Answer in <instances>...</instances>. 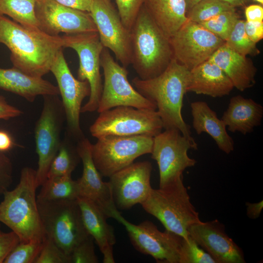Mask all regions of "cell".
Wrapping results in <instances>:
<instances>
[{
  "label": "cell",
  "mask_w": 263,
  "mask_h": 263,
  "mask_svg": "<svg viewBox=\"0 0 263 263\" xmlns=\"http://www.w3.org/2000/svg\"><path fill=\"white\" fill-rule=\"evenodd\" d=\"M37 203L46 236L69 257L75 247L90 236L83 224L77 200L37 199Z\"/></svg>",
  "instance_id": "6"
},
{
  "label": "cell",
  "mask_w": 263,
  "mask_h": 263,
  "mask_svg": "<svg viewBox=\"0 0 263 263\" xmlns=\"http://www.w3.org/2000/svg\"><path fill=\"white\" fill-rule=\"evenodd\" d=\"M189 72L186 66L173 58L158 75L148 79L135 77L132 83L140 94L155 104L164 130H178L198 147L192 136L190 126L182 114Z\"/></svg>",
  "instance_id": "2"
},
{
  "label": "cell",
  "mask_w": 263,
  "mask_h": 263,
  "mask_svg": "<svg viewBox=\"0 0 263 263\" xmlns=\"http://www.w3.org/2000/svg\"><path fill=\"white\" fill-rule=\"evenodd\" d=\"M65 6L73 9L90 12L94 0H54Z\"/></svg>",
  "instance_id": "43"
},
{
  "label": "cell",
  "mask_w": 263,
  "mask_h": 263,
  "mask_svg": "<svg viewBox=\"0 0 263 263\" xmlns=\"http://www.w3.org/2000/svg\"><path fill=\"white\" fill-rule=\"evenodd\" d=\"M234 88L225 74L209 60L189 70L187 92L221 97L229 94Z\"/></svg>",
  "instance_id": "23"
},
{
  "label": "cell",
  "mask_w": 263,
  "mask_h": 263,
  "mask_svg": "<svg viewBox=\"0 0 263 263\" xmlns=\"http://www.w3.org/2000/svg\"><path fill=\"white\" fill-rule=\"evenodd\" d=\"M12 165L10 159L0 151V193L8 190L12 182Z\"/></svg>",
  "instance_id": "39"
},
{
  "label": "cell",
  "mask_w": 263,
  "mask_h": 263,
  "mask_svg": "<svg viewBox=\"0 0 263 263\" xmlns=\"http://www.w3.org/2000/svg\"><path fill=\"white\" fill-rule=\"evenodd\" d=\"M189 235L214 260L216 263H244L242 249L225 231L218 220L191 225Z\"/></svg>",
  "instance_id": "19"
},
{
  "label": "cell",
  "mask_w": 263,
  "mask_h": 263,
  "mask_svg": "<svg viewBox=\"0 0 263 263\" xmlns=\"http://www.w3.org/2000/svg\"><path fill=\"white\" fill-rule=\"evenodd\" d=\"M113 218L125 226L132 244L137 251L151 256L158 263H179L183 237L167 230L162 232L149 221L134 225L119 211L114 213Z\"/></svg>",
  "instance_id": "13"
},
{
  "label": "cell",
  "mask_w": 263,
  "mask_h": 263,
  "mask_svg": "<svg viewBox=\"0 0 263 263\" xmlns=\"http://www.w3.org/2000/svg\"><path fill=\"white\" fill-rule=\"evenodd\" d=\"M263 117L261 104L238 95L231 98L221 119L230 132L245 135L261 124Z\"/></svg>",
  "instance_id": "25"
},
{
  "label": "cell",
  "mask_w": 263,
  "mask_h": 263,
  "mask_svg": "<svg viewBox=\"0 0 263 263\" xmlns=\"http://www.w3.org/2000/svg\"><path fill=\"white\" fill-rule=\"evenodd\" d=\"M43 242H19L5 260L4 263H35Z\"/></svg>",
  "instance_id": "35"
},
{
  "label": "cell",
  "mask_w": 263,
  "mask_h": 263,
  "mask_svg": "<svg viewBox=\"0 0 263 263\" xmlns=\"http://www.w3.org/2000/svg\"><path fill=\"white\" fill-rule=\"evenodd\" d=\"M245 15L247 21H263V8L261 5L252 4L245 9Z\"/></svg>",
  "instance_id": "44"
},
{
  "label": "cell",
  "mask_w": 263,
  "mask_h": 263,
  "mask_svg": "<svg viewBox=\"0 0 263 263\" xmlns=\"http://www.w3.org/2000/svg\"><path fill=\"white\" fill-rule=\"evenodd\" d=\"M21 114L22 112L19 109L9 104L5 98L0 95V120H8Z\"/></svg>",
  "instance_id": "42"
},
{
  "label": "cell",
  "mask_w": 263,
  "mask_h": 263,
  "mask_svg": "<svg viewBox=\"0 0 263 263\" xmlns=\"http://www.w3.org/2000/svg\"><path fill=\"white\" fill-rule=\"evenodd\" d=\"M254 0L259 2L260 3L262 4V5H263V0Z\"/></svg>",
  "instance_id": "49"
},
{
  "label": "cell",
  "mask_w": 263,
  "mask_h": 263,
  "mask_svg": "<svg viewBox=\"0 0 263 263\" xmlns=\"http://www.w3.org/2000/svg\"><path fill=\"white\" fill-rule=\"evenodd\" d=\"M104 84L97 111L100 113L118 106L156 110L155 104L140 94L128 79L127 68L115 61L104 48L100 57Z\"/></svg>",
  "instance_id": "10"
},
{
  "label": "cell",
  "mask_w": 263,
  "mask_h": 263,
  "mask_svg": "<svg viewBox=\"0 0 263 263\" xmlns=\"http://www.w3.org/2000/svg\"><path fill=\"white\" fill-rule=\"evenodd\" d=\"M239 19L238 14L234 10L222 12L200 24L225 41Z\"/></svg>",
  "instance_id": "33"
},
{
  "label": "cell",
  "mask_w": 263,
  "mask_h": 263,
  "mask_svg": "<svg viewBox=\"0 0 263 263\" xmlns=\"http://www.w3.org/2000/svg\"><path fill=\"white\" fill-rule=\"evenodd\" d=\"M173 56L189 70L208 60L225 41L189 19L169 38Z\"/></svg>",
  "instance_id": "14"
},
{
  "label": "cell",
  "mask_w": 263,
  "mask_h": 263,
  "mask_svg": "<svg viewBox=\"0 0 263 263\" xmlns=\"http://www.w3.org/2000/svg\"><path fill=\"white\" fill-rule=\"evenodd\" d=\"M94 240L89 236L73 249L69 258L70 263H97L94 251Z\"/></svg>",
  "instance_id": "37"
},
{
  "label": "cell",
  "mask_w": 263,
  "mask_h": 263,
  "mask_svg": "<svg viewBox=\"0 0 263 263\" xmlns=\"http://www.w3.org/2000/svg\"><path fill=\"white\" fill-rule=\"evenodd\" d=\"M37 199L44 201L76 200L80 197V188L77 180L71 175L47 178L41 186Z\"/></svg>",
  "instance_id": "28"
},
{
  "label": "cell",
  "mask_w": 263,
  "mask_h": 263,
  "mask_svg": "<svg viewBox=\"0 0 263 263\" xmlns=\"http://www.w3.org/2000/svg\"><path fill=\"white\" fill-rule=\"evenodd\" d=\"M36 170L24 167L19 184L3 192L0 222L19 237L20 242H43L46 234L39 213L36 190Z\"/></svg>",
  "instance_id": "3"
},
{
  "label": "cell",
  "mask_w": 263,
  "mask_h": 263,
  "mask_svg": "<svg viewBox=\"0 0 263 263\" xmlns=\"http://www.w3.org/2000/svg\"><path fill=\"white\" fill-rule=\"evenodd\" d=\"M190 108L192 127L197 134L207 133L215 141L218 148L225 153L233 151L234 141L227 133L226 126L208 104L202 101H194L190 103Z\"/></svg>",
  "instance_id": "26"
},
{
  "label": "cell",
  "mask_w": 263,
  "mask_h": 263,
  "mask_svg": "<svg viewBox=\"0 0 263 263\" xmlns=\"http://www.w3.org/2000/svg\"><path fill=\"white\" fill-rule=\"evenodd\" d=\"M92 144L86 138L79 140L76 150L83 165L81 177L77 180L80 197L94 202L107 218H112L118 210L112 196L110 184L103 182L96 169L91 153Z\"/></svg>",
  "instance_id": "20"
},
{
  "label": "cell",
  "mask_w": 263,
  "mask_h": 263,
  "mask_svg": "<svg viewBox=\"0 0 263 263\" xmlns=\"http://www.w3.org/2000/svg\"><path fill=\"white\" fill-rule=\"evenodd\" d=\"M141 205L157 219L166 230L184 239L189 236L188 228L201 221L199 213L190 202L183 177L164 187L152 188Z\"/></svg>",
  "instance_id": "5"
},
{
  "label": "cell",
  "mask_w": 263,
  "mask_h": 263,
  "mask_svg": "<svg viewBox=\"0 0 263 263\" xmlns=\"http://www.w3.org/2000/svg\"><path fill=\"white\" fill-rule=\"evenodd\" d=\"M77 202L85 228L97 244L103 256V263H115L113 246L116 238L113 226L106 221L107 218L92 200L79 197Z\"/></svg>",
  "instance_id": "21"
},
{
  "label": "cell",
  "mask_w": 263,
  "mask_h": 263,
  "mask_svg": "<svg viewBox=\"0 0 263 263\" xmlns=\"http://www.w3.org/2000/svg\"><path fill=\"white\" fill-rule=\"evenodd\" d=\"M180 131L165 130L153 137L151 158L157 163L159 187L167 186L183 177L184 170L196 164L189 157L190 149H197Z\"/></svg>",
  "instance_id": "12"
},
{
  "label": "cell",
  "mask_w": 263,
  "mask_h": 263,
  "mask_svg": "<svg viewBox=\"0 0 263 263\" xmlns=\"http://www.w3.org/2000/svg\"><path fill=\"white\" fill-rule=\"evenodd\" d=\"M235 7L244 5L249 0H220Z\"/></svg>",
  "instance_id": "47"
},
{
  "label": "cell",
  "mask_w": 263,
  "mask_h": 263,
  "mask_svg": "<svg viewBox=\"0 0 263 263\" xmlns=\"http://www.w3.org/2000/svg\"><path fill=\"white\" fill-rule=\"evenodd\" d=\"M131 64L142 79L162 73L173 58L169 41L143 5L130 30Z\"/></svg>",
  "instance_id": "4"
},
{
  "label": "cell",
  "mask_w": 263,
  "mask_h": 263,
  "mask_svg": "<svg viewBox=\"0 0 263 263\" xmlns=\"http://www.w3.org/2000/svg\"><path fill=\"white\" fill-rule=\"evenodd\" d=\"M63 48H70L78 55L79 65L77 79L87 80L90 87L88 102L81 108V113L97 111L103 84L100 74V57L104 48L97 32L65 34L61 36Z\"/></svg>",
  "instance_id": "11"
},
{
  "label": "cell",
  "mask_w": 263,
  "mask_h": 263,
  "mask_svg": "<svg viewBox=\"0 0 263 263\" xmlns=\"http://www.w3.org/2000/svg\"><path fill=\"white\" fill-rule=\"evenodd\" d=\"M244 30L249 38L257 43L263 38V22L245 21Z\"/></svg>",
  "instance_id": "41"
},
{
  "label": "cell",
  "mask_w": 263,
  "mask_h": 263,
  "mask_svg": "<svg viewBox=\"0 0 263 263\" xmlns=\"http://www.w3.org/2000/svg\"><path fill=\"white\" fill-rule=\"evenodd\" d=\"M143 6L169 38L188 19L185 0H145Z\"/></svg>",
  "instance_id": "27"
},
{
  "label": "cell",
  "mask_w": 263,
  "mask_h": 263,
  "mask_svg": "<svg viewBox=\"0 0 263 263\" xmlns=\"http://www.w3.org/2000/svg\"><path fill=\"white\" fill-rule=\"evenodd\" d=\"M245 21L239 19L225 44L237 53L244 56H255L260 53L256 43L252 41L244 30Z\"/></svg>",
  "instance_id": "32"
},
{
  "label": "cell",
  "mask_w": 263,
  "mask_h": 263,
  "mask_svg": "<svg viewBox=\"0 0 263 263\" xmlns=\"http://www.w3.org/2000/svg\"><path fill=\"white\" fill-rule=\"evenodd\" d=\"M100 40L122 65L131 64V33L123 24L111 0H94L90 12Z\"/></svg>",
  "instance_id": "15"
},
{
  "label": "cell",
  "mask_w": 263,
  "mask_h": 263,
  "mask_svg": "<svg viewBox=\"0 0 263 263\" xmlns=\"http://www.w3.org/2000/svg\"><path fill=\"white\" fill-rule=\"evenodd\" d=\"M79 159L76 149H74L65 140L61 142L58 151L50 166L47 179L71 175Z\"/></svg>",
  "instance_id": "30"
},
{
  "label": "cell",
  "mask_w": 263,
  "mask_h": 263,
  "mask_svg": "<svg viewBox=\"0 0 263 263\" xmlns=\"http://www.w3.org/2000/svg\"><path fill=\"white\" fill-rule=\"evenodd\" d=\"M234 10L235 7L220 0H204L192 8L187 17L191 21L201 23L222 12Z\"/></svg>",
  "instance_id": "31"
},
{
  "label": "cell",
  "mask_w": 263,
  "mask_h": 263,
  "mask_svg": "<svg viewBox=\"0 0 263 263\" xmlns=\"http://www.w3.org/2000/svg\"><path fill=\"white\" fill-rule=\"evenodd\" d=\"M245 205L246 206V214L250 219H256L260 216L263 208V200L254 203L246 202Z\"/></svg>",
  "instance_id": "45"
},
{
  "label": "cell",
  "mask_w": 263,
  "mask_h": 263,
  "mask_svg": "<svg viewBox=\"0 0 263 263\" xmlns=\"http://www.w3.org/2000/svg\"><path fill=\"white\" fill-rule=\"evenodd\" d=\"M0 89L33 102L38 95L59 94L57 86L42 77L29 75L19 69L0 68Z\"/></svg>",
  "instance_id": "24"
},
{
  "label": "cell",
  "mask_w": 263,
  "mask_h": 263,
  "mask_svg": "<svg viewBox=\"0 0 263 263\" xmlns=\"http://www.w3.org/2000/svg\"><path fill=\"white\" fill-rule=\"evenodd\" d=\"M124 26L130 31L145 0H115Z\"/></svg>",
  "instance_id": "38"
},
{
  "label": "cell",
  "mask_w": 263,
  "mask_h": 263,
  "mask_svg": "<svg viewBox=\"0 0 263 263\" xmlns=\"http://www.w3.org/2000/svg\"><path fill=\"white\" fill-rule=\"evenodd\" d=\"M57 83L62 98L68 132L79 139L83 137L80 125L82 101L90 95V87L87 80L81 81L72 74L65 58L62 49L57 53L50 68Z\"/></svg>",
  "instance_id": "16"
},
{
  "label": "cell",
  "mask_w": 263,
  "mask_h": 263,
  "mask_svg": "<svg viewBox=\"0 0 263 263\" xmlns=\"http://www.w3.org/2000/svg\"><path fill=\"white\" fill-rule=\"evenodd\" d=\"M90 127L93 137L144 135L154 137L162 131L163 123L156 110L118 106L99 113Z\"/></svg>",
  "instance_id": "7"
},
{
  "label": "cell",
  "mask_w": 263,
  "mask_h": 263,
  "mask_svg": "<svg viewBox=\"0 0 263 263\" xmlns=\"http://www.w3.org/2000/svg\"><path fill=\"white\" fill-rule=\"evenodd\" d=\"M35 263H70V260L52 239L46 236Z\"/></svg>",
  "instance_id": "36"
},
{
  "label": "cell",
  "mask_w": 263,
  "mask_h": 263,
  "mask_svg": "<svg viewBox=\"0 0 263 263\" xmlns=\"http://www.w3.org/2000/svg\"><path fill=\"white\" fill-rule=\"evenodd\" d=\"M35 12L39 29L51 36L97 32L89 12L65 6L54 0H38Z\"/></svg>",
  "instance_id": "18"
},
{
  "label": "cell",
  "mask_w": 263,
  "mask_h": 263,
  "mask_svg": "<svg viewBox=\"0 0 263 263\" xmlns=\"http://www.w3.org/2000/svg\"><path fill=\"white\" fill-rule=\"evenodd\" d=\"M43 96V109L35 129L38 157L36 179L38 188L47 179L50 166L61 144L60 133L65 117L62 101L57 95Z\"/></svg>",
  "instance_id": "9"
},
{
  "label": "cell",
  "mask_w": 263,
  "mask_h": 263,
  "mask_svg": "<svg viewBox=\"0 0 263 263\" xmlns=\"http://www.w3.org/2000/svg\"><path fill=\"white\" fill-rule=\"evenodd\" d=\"M152 167L149 161L133 163L109 177L114 203L118 209H128L144 202L152 188Z\"/></svg>",
  "instance_id": "17"
},
{
  "label": "cell",
  "mask_w": 263,
  "mask_h": 263,
  "mask_svg": "<svg viewBox=\"0 0 263 263\" xmlns=\"http://www.w3.org/2000/svg\"><path fill=\"white\" fill-rule=\"evenodd\" d=\"M38 0H0V15H7L21 25L39 29L36 15Z\"/></svg>",
  "instance_id": "29"
},
{
  "label": "cell",
  "mask_w": 263,
  "mask_h": 263,
  "mask_svg": "<svg viewBox=\"0 0 263 263\" xmlns=\"http://www.w3.org/2000/svg\"><path fill=\"white\" fill-rule=\"evenodd\" d=\"M179 263H216L214 260L189 235L183 238Z\"/></svg>",
  "instance_id": "34"
},
{
  "label": "cell",
  "mask_w": 263,
  "mask_h": 263,
  "mask_svg": "<svg viewBox=\"0 0 263 263\" xmlns=\"http://www.w3.org/2000/svg\"><path fill=\"white\" fill-rule=\"evenodd\" d=\"M153 137L147 135H107L92 144L91 153L101 176L109 177L138 157L151 153Z\"/></svg>",
  "instance_id": "8"
},
{
  "label": "cell",
  "mask_w": 263,
  "mask_h": 263,
  "mask_svg": "<svg viewBox=\"0 0 263 263\" xmlns=\"http://www.w3.org/2000/svg\"><path fill=\"white\" fill-rule=\"evenodd\" d=\"M0 43L10 51L13 67L36 77L50 72L57 53L63 48L61 36L28 28L3 15H0Z\"/></svg>",
  "instance_id": "1"
},
{
  "label": "cell",
  "mask_w": 263,
  "mask_h": 263,
  "mask_svg": "<svg viewBox=\"0 0 263 263\" xmlns=\"http://www.w3.org/2000/svg\"><path fill=\"white\" fill-rule=\"evenodd\" d=\"M13 145L11 136L6 132L0 131V151L4 152L10 150Z\"/></svg>",
  "instance_id": "46"
},
{
  "label": "cell",
  "mask_w": 263,
  "mask_h": 263,
  "mask_svg": "<svg viewBox=\"0 0 263 263\" xmlns=\"http://www.w3.org/2000/svg\"><path fill=\"white\" fill-rule=\"evenodd\" d=\"M208 60L220 68L237 90L244 91L255 84L257 69L252 61L225 43L216 50Z\"/></svg>",
  "instance_id": "22"
},
{
  "label": "cell",
  "mask_w": 263,
  "mask_h": 263,
  "mask_svg": "<svg viewBox=\"0 0 263 263\" xmlns=\"http://www.w3.org/2000/svg\"><path fill=\"white\" fill-rule=\"evenodd\" d=\"M186 5L187 13L195 5L204 0H185Z\"/></svg>",
  "instance_id": "48"
},
{
  "label": "cell",
  "mask_w": 263,
  "mask_h": 263,
  "mask_svg": "<svg viewBox=\"0 0 263 263\" xmlns=\"http://www.w3.org/2000/svg\"><path fill=\"white\" fill-rule=\"evenodd\" d=\"M20 242L19 236L13 231L0 230V263L4 262L14 247Z\"/></svg>",
  "instance_id": "40"
}]
</instances>
